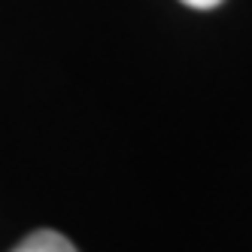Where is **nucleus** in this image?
I'll return each instance as SVG.
<instances>
[{"label": "nucleus", "mask_w": 252, "mask_h": 252, "mask_svg": "<svg viewBox=\"0 0 252 252\" xmlns=\"http://www.w3.org/2000/svg\"><path fill=\"white\" fill-rule=\"evenodd\" d=\"M12 252H76V246L70 243L64 234L43 228V231H33L31 237H25Z\"/></svg>", "instance_id": "f257e3e1"}, {"label": "nucleus", "mask_w": 252, "mask_h": 252, "mask_svg": "<svg viewBox=\"0 0 252 252\" xmlns=\"http://www.w3.org/2000/svg\"><path fill=\"white\" fill-rule=\"evenodd\" d=\"M186 6H194V9H213V6H219L222 0H183Z\"/></svg>", "instance_id": "f03ea898"}]
</instances>
